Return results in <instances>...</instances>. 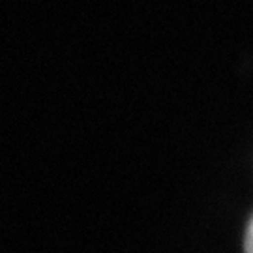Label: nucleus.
<instances>
[{"label": "nucleus", "mask_w": 253, "mask_h": 253, "mask_svg": "<svg viewBox=\"0 0 253 253\" xmlns=\"http://www.w3.org/2000/svg\"><path fill=\"white\" fill-rule=\"evenodd\" d=\"M244 252L246 253H253V217L248 225V231H246V242H244Z\"/></svg>", "instance_id": "f257e3e1"}]
</instances>
